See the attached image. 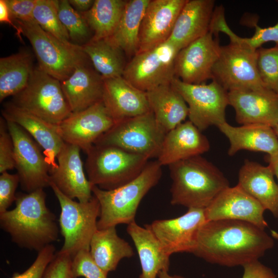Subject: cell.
<instances>
[{
  "label": "cell",
  "mask_w": 278,
  "mask_h": 278,
  "mask_svg": "<svg viewBox=\"0 0 278 278\" xmlns=\"http://www.w3.org/2000/svg\"><path fill=\"white\" fill-rule=\"evenodd\" d=\"M257 67L264 86L278 94V47L257 49Z\"/></svg>",
  "instance_id": "obj_38"
},
{
  "label": "cell",
  "mask_w": 278,
  "mask_h": 278,
  "mask_svg": "<svg viewBox=\"0 0 278 278\" xmlns=\"http://www.w3.org/2000/svg\"><path fill=\"white\" fill-rule=\"evenodd\" d=\"M171 84L186 102L189 120L200 131L213 125L218 127L227 121L228 92L216 81L194 84L185 83L175 77Z\"/></svg>",
  "instance_id": "obj_11"
},
{
  "label": "cell",
  "mask_w": 278,
  "mask_h": 278,
  "mask_svg": "<svg viewBox=\"0 0 278 278\" xmlns=\"http://www.w3.org/2000/svg\"><path fill=\"white\" fill-rule=\"evenodd\" d=\"M275 134L278 137V123L275 125L274 127L272 128Z\"/></svg>",
  "instance_id": "obj_51"
},
{
  "label": "cell",
  "mask_w": 278,
  "mask_h": 278,
  "mask_svg": "<svg viewBox=\"0 0 278 278\" xmlns=\"http://www.w3.org/2000/svg\"><path fill=\"white\" fill-rule=\"evenodd\" d=\"M218 36L210 31L178 52L175 60L176 77L183 82L203 84L212 79V72L220 51Z\"/></svg>",
  "instance_id": "obj_15"
},
{
  "label": "cell",
  "mask_w": 278,
  "mask_h": 278,
  "mask_svg": "<svg viewBox=\"0 0 278 278\" xmlns=\"http://www.w3.org/2000/svg\"><path fill=\"white\" fill-rule=\"evenodd\" d=\"M3 117L13 121L26 131L43 149L50 172L57 165V157L65 142L59 134L57 125L18 107L12 102L2 110Z\"/></svg>",
  "instance_id": "obj_21"
},
{
  "label": "cell",
  "mask_w": 278,
  "mask_h": 278,
  "mask_svg": "<svg viewBox=\"0 0 278 278\" xmlns=\"http://www.w3.org/2000/svg\"><path fill=\"white\" fill-rule=\"evenodd\" d=\"M59 3L57 0H38L33 11L34 20L45 31L64 42L70 43L68 33L59 18Z\"/></svg>",
  "instance_id": "obj_35"
},
{
  "label": "cell",
  "mask_w": 278,
  "mask_h": 278,
  "mask_svg": "<svg viewBox=\"0 0 278 278\" xmlns=\"http://www.w3.org/2000/svg\"><path fill=\"white\" fill-rule=\"evenodd\" d=\"M187 0H150L142 21L137 53L167 41Z\"/></svg>",
  "instance_id": "obj_19"
},
{
  "label": "cell",
  "mask_w": 278,
  "mask_h": 278,
  "mask_svg": "<svg viewBox=\"0 0 278 278\" xmlns=\"http://www.w3.org/2000/svg\"><path fill=\"white\" fill-rule=\"evenodd\" d=\"M94 0H68L72 7L80 13L88 11L93 6Z\"/></svg>",
  "instance_id": "obj_47"
},
{
  "label": "cell",
  "mask_w": 278,
  "mask_h": 278,
  "mask_svg": "<svg viewBox=\"0 0 278 278\" xmlns=\"http://www.w3.org/2000/svg\"><path fill=\"white\" fill-rule=\"evenodd\" d=\"M34 69L31 54L25 51L0 59V101L14 96L27 85Z\"/></svg>",
  "instance_id": "obj_32"
},
{
  "label": "cell",
  "mask_w": 278,
  "mask_h": 278,
  "mask_svg": "<svg viewBox=\"0 0 278 278\" xmlns=\"http://www.w3.org/2000/svg\"><path fill=\"white\" fill-rule=\"evenodd\" d=\"M146 95L150 110L166 133L184 122L188 116L186 102L171 83L146 92Z\"/></svg>",
  "instance_id": "obj_29"
},
{
  "label": "cell",
  "mask_w": 278,
  "mask_h": 278,
  "mask_svg": "<svg viewBox=\"0 0 278 278\" xmlns=\"http://www.w3.org/2000/svg\"><path fill=\"white\" fill-rule=\"evenodd\" d=\"M80 150L77 146L65 143L57 155V165L49 175L51 182L63 194L85 202L93 197V185L85 175Z\"/></svg>",
  "instance_id": "obj_20"
},
{
  "label": "cell",
  "mask_w": 278,
  "mask_h": 278,
  "mask_svg": "<svg viewBox=\"0 0 278 278\" xmlns=\"http://www.w3.org/2000/svg\"><path fill=\"white\" fill-rule=\"evenodd\" d=\"M13 20L32 45L38 66L60 81L68 78L89 59L82 46L59 40L42 29L35 21Z\"/></svg>",
  "instance_id": "obj_6"
},
{
  "label": "cell",
  "mask_w": 278,
  "mask_h": 278,
  "mask_svg": "<svg viewBox=\"0 0 278 278\" xmlns=\"http://www.w3.org/2000/svg\"><path fill=\"white\" fill-rule=\"evenodd\" d=\"M217 127L229 141L230 156L241 150L263 152L269 156L278 153V137L271 127L261 124L234 127L226 121Z\"/></svg>",
  "instance_id": "obj_25"
},
{
  "label": "cell",
  "mask_w": 278,
  "mask_h": 278,
  "mask_svg": "<svg viewBox=\"0 0 278 278\" xmlns=\"http://www.w3.org/2000/svg\"><path fill=\"white\" fill-rule=\"evenodd\" d=\"M274 246L272 237L251 223L234 220L206 221L200 228L191 253L222 266H243Z\"/></svg>",
  "instance_id": "obj_1"
},
{
  "label": "cell",
  "mask_w": 278,
  "mask_h": 278,
  "mask_svg": "<svg viewBox=\"0 0 278 278\" xmlns=\"http://www.w3.org/2000/svg\"><path fill=\"white\" fill-rule=\"evenodd\" d=\"M95 70L103 79L123 76L126 66V55L109 38L90 40L82 46Z\"/></svg>",
  "instance_id": "obj_33"
},
{
  "label": "cell",
  "mask_w": 278,
  "mask_h": 278,
  "mask_svg": "<svg viewBox=\"0 0 278 278\" xmlns=\"http://www.w3.org/2000/svg\"><path fill=\"white\" fill-rule=\"evenodd\" d=\"M102 100L116 122L151 111L146 92L123 76L103 79Z\"/></svg>",
  "instance_id": "obj_22"
},
{
  "label": "cell",
  "mask_w": 278,
  "mask_h": 278,
  "mask_svg": "<svg viewBox=\"0 0 278 278\" xmlns=\"http://www.w3.org/2000/svg\"><path fill=\"white\" fill-rule=\"evenodd\" d=\"M255 33L251 38H241L236 34L229 27L224 17L218 18L215 22L214 28L216 32H222L227 34L230 40H235L242 43L250 47L257 49L268 42L272 41L278 47V22L273 26L262 28L254 24Z\"/></svg>",
  "instance_id": "obj_37"
},
{
  "label": "cell",
  "mask_w": 278,
  "mask_h": 278,
  "mask_svg": "<svg viewBox=\"0 0 278 278\" xmlns=\"http://www.w3.org/2000/svg\"><path fill=\"white\" fill-rule=\"evenodd\" d=\"M166 134L150 111L116 122L94 145L115 146L149 159L157 158Z\"/></svg>",
  "instance_id": "obj_9"
},
{
  "label": "cell",
  "mask_w": 278,
  "mask_h": 278,
  "mask_svg": "<svg viewBox=\"0 0 278 278\" xmlns=\"http://www.w3.org/2000/svg\"><path fill=\"white\" fill-rule=\"evenodd\" d=\"M56 249L52 244L48 245L38 252L31 265L21 273H15L10 278H43L45 271L54 258Z\"/></svg>",
  "instance_id": "obj_40"
},
{
  "label": "cell",
  "mask_w": 278,
  "mask_h": 278,
  "mask_svg": "<svg viewBox=\"0 0 278 278\" xmlns=\"http://www.w3.org/2000/svg\"><path fill=\"white\" fill-rule=\"evenodd\" d=\"M12 20L34 21L33 11L38 0H5Z\"/></svg>",
  "instance_id": "obj_44"
},
{
  "label": "cell",
  "mask_w": 278,
  "mask_h": 278,
  "mask_svg": "<svg viewBox=\"0 0 278 278\" xmlns=\"http://www.w3.org/2000/svg\"><path fill=\"white\" fill-rule=\"evenodd\" d=\"M86 154L88 179L103 190L115 189L135 179L149 159L112 145H94Z\"/></svg>",
  "instance_id": "obj_5"
},
{
  "label": "cell",
  "mask_w": 278,
  "mask_h": 278,
  "mask_svg": "<svg viewBox=\"0 0 278 278\" xmlns=\"http://www.w3.org/2000/svg\"><path fill=\"white\" fill-rule=\"evenodd\" d=\"M59 16L74 44L80 45L82 43L83 45L92 39V31L85 19L72 7L68 1H59Z\"/></svg>",
  "instance_id": "obj_36"
},
{
  "label": "cell",
  "mask_w": 278,
  "mask_h": 278,
  "mask_svg": "<svg viewBox=\"0 0 278 278\" xmlns=\"http://www.w3.org/2000/svg\"><path fill=\"white\" fill-rule=\"evenodd\" d=\"M127 232L140 258L142 271L139 278H158L161 271H168L170 255L146 225L141 227L134 221L128 224Z\"/></svg>",
  "instance_id": "obj_28"
},
{
  "label": "cell",
  "mask_w": 278,
  "mask_h": 278,
  "mask_svg": "<svg viewBox=\"0 0 278 278\" xmlns=\"http://www.w3.org/2000/svg\"><path fill=\"white\" fill-rule=\"evenodd\" d=\"M116 121L102 100L82 111L72 113L57 125L64 142L78 146L85 153Z\"/></svg>",
  "instance_id": "obj_14"
},
{
  "label": "cell",
  "mask_w": 278,
  "mask_h": 278,
  "mask_svg": "<svg viewBox=\"0 0 278 278\" xmlns=\"http://www.w3.org/2000/svg\"><path fill=\"white\" fill-rule=\"evenodd\" d=\"M265 210L258 201L238 184L223 190L204 209L206 221H242L263 230L268 226L264 216Z\"/></svg>",
  "instance_id": "obj_17"
},
{
  "label": "cell",
  "mask_w": 278,
  "mask_h": 278,
  "mask_svg": "<svg viewBox=\"0 0 278 278\" xmlns=\"http://www.w3.org/2000/svg\"><path fill=\"white\" fill-rule=\"evenodd\" d=\"M18 107L55 125L72 112L62 89L61 81L36 66L26 87L13 96Z\"/></svg>",
  "instance_id": "obj_7"
},
{
  "label": "cell",
  "mask_w": 278,
  "mask_h": 278,
  "mask_svg": "<svg viewBox=\"0 0 278 278\" xmlns=\"http://www.w3.org/2000/svg\"><path fill=\"white\" fill-rule=\"evenodd\" d=\"M229 105L237 122L261 124L272 128L278 123V94L267 88L228 92Z\"/></svg>",
  "instance_id": "obj_18"
},
{
  "label": "cell",
  "mask_w": 278,
  "mask_h": 278,
  "mask_svg": "<svg viewBox=\"0 0 278 278\" xmlns=\"http://www.w3.org/2000/svg\"><path fill=\"white\" fill-rule=\"evenodd\" d=\"M270 232L272 238L278 240V232L274 230H271Z\"/></svg>",
  "instance_id": "obj_50"
},
{
  "label": "cell",
  "mask_w": 278,
  "mask_h": 278,
  "mask_svg": "<svg viewBox=\"0 0 278 278\" xmlns=\"http://www.w3.org/2000/svg\"><path fill=\"white\" fill-rule=\"evenodd\" d=\"M214 0H187L168 41L179 50L211 31Z\"/></svg>",
  "instance_id": "obj_24"
},
{
  "label": "cell",
  "mask_w": 278,
  "mask_h": 278,
  "mask_svg": "<svg viewBox=\"0 0 278 278\" xmlns=\"http://www.w3.org/2000/svg\"><path fill=\"white\" fill-rule=\"evenodd\" d=\"M268 165L246 160L238 172V185L278 218V184Z\"/></svg>",
  "instance_id": "obj_27"
},
{
  "label": "cell",
  "mask_w": 278,
  "mask_h": 278,
  "mask_svg": "<svg viewBox=\"0 0 278 278\" xmlns=\"http://www.w3.org/2000/svg\"><path fill=\"white\" fill-rule=\"evenodd\" d=\"M50 187L61 207L59 225L64 243L59 251L72 257L81 250H90L100 214L98 200L93 195L87 202L75 201L63 194L51 182Z\"/></svg>",
  "instance_id": "obj_8"
},
{
  "label": "cell",
  "mask_w": 278,
  "mask_h": 278,
  "mask_svg": "<svg viewBox=\"0 0 278 278\" xmlns=\"http://www.w3.org/2000/svg\"><path fill=\"white\" fill-rule=\"evenodd\" d=\"M179 50L167 40L151 49L137 53L127 63L123 77L145 92L170 84L176 77L175 60Z\"/></svg>",
  "instance_id": "obj_12"
},
{
  "label": "cell",
  "mask_w": 278,
  "mask_h": 278,
  "mask_svg": "<svg viewBox=\"0 0 278 278\" xmlns=\"http://www.w3.org/2000/svg\"><path fill=\"white\" fill-rule=\"evenodd\" d=\"M204 209L188 208L180 216L156 220L146 225L169 255L175 253H192L198 230L206 221Z\"/></svg>",
  "instance_id": "obj_16"
},
{
  "label": "cell",
  "mask_w": 278,
  "mask_h": 278,
  "mask_svg": "<svg viewBox=\"0 0 278 278\" xmlns=\"http://www.w3.org/2000/svg\"><path fill=\"white\" fill-rule=\"evenodd\" d=\"M20 183L18 175L4 172L0 176V213L8 210L15 201V190Z\"/></svg>",
  "instance_id": "obj_42"
},
{
  "label": "cell",
  "mask_w": 278,
  "mask_h": 278,
  "mask_svg": "<svg viewBox=\"0 0 278 278\" xmlns=\"http://www.w3.org/2000/svg\"><path fill=\"white\" fill-rule=\"evenodd\" d=\"M172 205L188 208H205L223 190L229 187L223 173L201 155L169 165Z\"/></svg>",
  "instance_id": "obj_3"
},
{
  "label": "cell",
  "mask_w": 278,
  "mask_h": 278,
  "mask_svg": "<svg viewBox=\"0 0 278 278\" xmlns=\"http://www.w3.org/2000/svg\"><path fill=\"white\" fill-rule=\"evenodd\" d=\"M127 1L95 0L91 8L81 13L93 32L90 40L110 37L115 31Z\"/></svg>",
  "instance_id": "obj_34"
},
{
  "label": "cell",
  "mask_w": 278,
  "mask_h": 278,
  "mask_svg": "<svg viewBox=\"0 0 278 278\" xmlns=\"http://www.w3.org/2000/svg\"><path fill=\"white\" fill-rule=\"evenodd\" d=\"M6 121L13 143L15 168L22 189L30 193L50 186L49 167L40 145L20 126Z\"/></svg>",
  "instance_id": "obj_13"
},
{
  "label": "cell",
  "mask_w": 278,
  "mask_h": 278,
  "mask_svg": "<svg viewBox=\"0 0 278 278\" xmlns=\"http://www.w3.org/2000/svg\"><path fill=\"white\" fill-rule=\"evenodd\" d=\"M241 278H276L272 269L261 263L259 260L249 262L242 266Z\"/></svg>",
  "instance_id": "obj_45"
},
{
  "label": "cell",
  "mask_w": 278,
  "mask_h": 278,
  "mask_svg": "<svg viewBox=\"0 0 278 278\" xmlns=\"http://www.w3.org/2000/svg\"><path fill=\"white\" fill-rule=\"evenodd\" d=\"M149 2L127 1L115 31L108 38L126 56L132 58L138 52L140 27Z\"/></svg>",
  "instance_id": "obj_31"
},
{
  "label": "cell",
  "mask_w": 278,
  "mask_h": 278,
  "mask_svg": "<svg viewBox=\"0 0 278 278\" xmlns=\"http://www.w3.org/2000/svg\"><path fill=\"white\" fill-rule=\"evenodd\" d=\"M268 161L269 166L272 169L274 176L276 177L278 182V153L272 156H269Z\"/></svg>",
  "instance_id": "obj_48"
},
{
  "label": "cell",
  "mask_w": 278,
  "mask_h": 278,
  "mask_svg": "<svg viewBox=\"0 0 278 278\" xmlns=\"http://www.w3.org/2000/svg\"><path fill=\"white\" fill-rule=\"evenodd\" d=\"M0 22L1 23H7L12 26L16 30L18 37L22 40L21 29L19 26L13 23L5 0H0Z\"/></svg>",
  "instance_id": "obj_46"
},
{
  "label": "cell",
  "mask_w": 278,
  "mask_h": 278,
  "mask_svg": "<svg viewBox=\"0 0 278 278\" xmlns=\"http://www.w3.org/2000/svg\"><path fill=\"white\" fill-rule=\"evenodd\" d=\"M15 168L14 147L6 120L0 118V172Z\"/></svg>",
  "instance_id": "obj_41"
},
{
  "label": "cell",
  "mask_w": 278,
  "mask_h": 278,
  "mask_svg": "<svg viewBox=\"0 0 278 278\" xmlns=\"http://www.w3.org/2000/svg\"><path fill=\"white\" fill-rule=\"evenodd\" d=\"M61 83L72 113L85 110L102 99L103 79L86 63L77 67Z\"/></svg>",
  "instance_id": "obj_26"
},
{
  "label": "cell",
  "mask_w": 278,
  "mask_h": 278,
  "mask_svg": "<svg viewBox=\"0 0 278 278\" xmlns=\"http://www.w3.org/2000/svg\"><path fill=\"white\" fill-rule=\"evenodd\" d=\"M158 278H184L181 276L177 275H170L169 274L168 271H161L159 275Z\"/></svg>",
  "instance_id": "obj_49"
},
{
  "label": "cell",
  "mask_w": 278,
  "mask_h": 278,
  "mask_svg": "<svg viewBox=\"0 0 278 278\" xmlns=\"http://www.w3.org/2000/svg\"><path fill=\"white\" fill-rule=\"evenodd\" d=\"M207 138L190 121L183 122L165 135L157 161L168 165L208 151Z\"/></svg>",
  "instance_id": "obj_23"
},
{
  "label": "cell",
  "mask_w": 278,
  "mask_h": 278,
  "mask_svg": "<svg viewBox=\"0 0 278 278\" xmlns=\"http://www.w3.org/2000/svg\"><path fill=\"white\" fill-rule=\"evenodd\" d=\"M71 272L73 278H107L108 274L96 263L90 250L83 249L72 257Z\"/></svg>",
  "instance_id": "obj_39"
},
{
  "label": "cell",
  "mask_w": 278,
  "mask_h": 278,
  "mask_svg": "<svg viewBox=\"0 0 278 278\" xmlns=\"http://www.w3.org/2000/svg\"><path fill=\"white\" fill-rule=\"evenodd\" d=\"M257 49L230 40L229 44L220 47L212 80L228 92L264 88L257 70Z\"/></svg>",
  "instance_id": "obj_10"
},
{
  "label": "cell",
  "mask_w": 278,
  "mask_h": 278,
  "mask_svg": "<svg viewBox=\"0 0 278 278\" xmlns=\"http://www.w3.org/2000/svg\"><path fill=\"white\" fill-rule=\"evenodd\" d=\"M162 174L157 160L149 161L137 177L117 188L103 190L93 185L92 193L100 204L97 229L134 221L142 200L158 184Z\"/></svg>",
  "instance_id": "obj_4"
},
{
  "label": "cell",
  "mask_w": 278,
  "mask_h": 278,
  "mask_svg": "<svg viewBox=\"0 0 278 278\" xmlns=\"http://www.w3.org/2000/svg\"><path fill=\"white\" fill-rule=\"evenodd\" d=\"M90 253L106 273L114 271L119 262L133 255L132 247L117 234L116 227L97 229L90 242Z\"/></svg>",
  "instance_id": "obj_30"
},
{
  "label": "cell",
  "mask_w": 278,
  "mask_h": 278,
  "mask_svg": "<svg viewBox=\"0 0 278 278\" xmlns=\"http://www.w3.org/2000/svg\"><path fill=\"white\" fill-rule=\"evenodd\" d=\"M71 262L70 255L57 252L47 266L43 278H73Z\"/></svg>",
  "instance_id": "obj_43"
},
{
  "label": "cell",
  "mask_w": 278,
  "mask_h": 278,
  "mask_svg": "<svg viewBox=\"0 0 278 278\" xmlns=\"http://www.w3.org/2000/svg\"><path fill=\"white\" fill-rule=\"evenodd\" d=\"M46 196L43 188L17 194L15 207L0 213L1 228L19 246L39 252L58 239L56 217L47 207Z\"/></svg>",
  "instance_id": "obj_2"
}]
</instances>
